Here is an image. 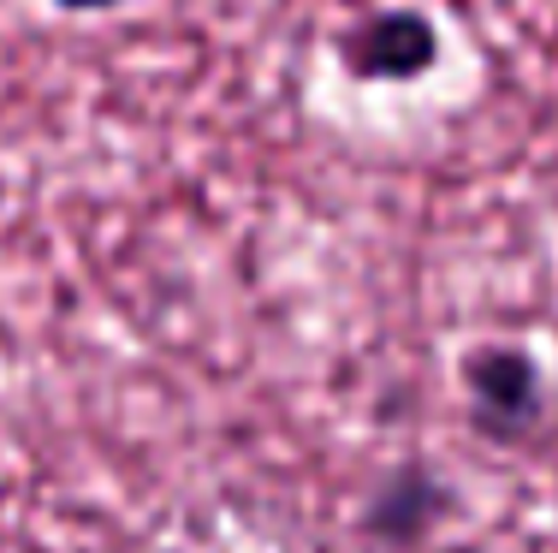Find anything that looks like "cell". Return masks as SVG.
<instances>
[{
  "mask_svg": "<svg viewBox=\"0 0 558 553\" xmlns=\"http://www.w3.org/2000/svg\"><path fill=\"white\" fill-rule=\"evenodd\" d=\"M339 65L356 84H416L440 65V31L416 7H380L363 12L339 36Z\"/></svg>",
  "mask_w": 558,
  "mask_h": 553,
  "instance_id": "2",
  "label": "cell"
},
{
  "mask_svg": "<svg viewBox=\"0 0 558 553\" xmlns=\"http://www.w3.org/2000/svg\"><path fill=\"white\" fill-rule=\"evenodd\" d=\"M451 482H440L428 465H404L368 494L363 506V542L380 548H422L451 518Z\"/></svg>",
  "mask_w": 558,
  "mask_h": 553,
  "instance_id": "3",
  "label": "cell"
},
{
  "mask_svg": "<svg viewBox=\"0 0 558 553\" xmlns=\"http://www.w3.org/2000/svg\"><path fill=\"white\" fill-rule=\"evenodd\" d=\"M54 7H65V12H108V7H119V0H54Z\"/></svg>",
  "mask_w": 558,
  "mask_h": 553,
  "instance_id": "4",
  "label": "cell"
},
{
  "mask_svg": "<svg viewBox=\"0 0 558 553\" xmlns=\"http://www.w3.org/2000/svg\"><path fill=\"white\" fill-rule=\"evenodd\" d=\"M463 393H470V429L494 446L535 441L547 429V369L529 346H475L463 358Z\"/></svg>",
  "mask_w": 558,
  "mask_h": 553,
  "instance_id": "1",
  "label": "cell"
}]
</instances>
